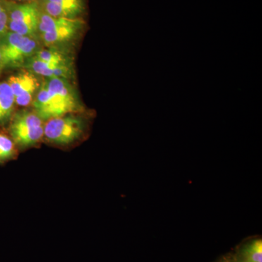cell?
<instances>
[{"instance_id": "obj_7", "label": "cell", "mask_w": 262, "mask_h": 262, "mask_svg": "<svg viewBox=\"0 0 262 262\" xmlns=\"http://www.w3.org/2000/svg\"><path fill=\"white\" fill-rule=\"evenodd\" d=\"M7 82L14 96L15 104L20 106H27L32 103L41 85L37 76L27 70L11 76Z\"/></svg>"}, {"instance_id": "obj_4", "label": "cell", "mask_w": 262, "mask_h": 262, "mask_svg": "<svg viewBox=\"0 0 262 262\" xmlns=\"http://www.w3.org/2000/svg\"><path fill=\"white\" fill-rule=\"evenodd\" d=\"M44 125L35 112L27 110L18 112L10 120L12 140L22 148L36 145L44 137Z\"/></svg>"}, {"instance_id": "obj_1", "label": "cell", "mask_w": 262, "mask_h": 262, "mask_svg": "<svg viewBox=\"0 0 262 262\" xmlns=\"http://www.w3.org/2000/svg\"><path fill=\"white\" fill-rule=\"evenodd\" d=\"M32 106L43 121L82 110L75 88L70 80L62 77L46 78L38 90Z\"/></svg>"}, {"instance_id": "obj_14", "label": "cell", "mask_w": 262, "mask_h": 262, "mask_svg": "<svg viewBox=\"0 0 262 262\" xmlns=\"http://www.w3.org/2000/svg\"><path fill=\"white\" fill-rule=\"evenodd\" d=\"M216 262H236L234 260L233 255L229 254L228 256H225L221 258L220 260H218Z\"/></svg>"}, {"instance_id": "obj_13", "label": "cell", "mask_w": 262, "mask_h": 262, "mask_svg": "<svg viewBox=\"0 0 262 262\" xmlns=\"http://www.w3.org/2000/svg\"><path fill=\"white\" fill-rule=\"evenodd\" d=\"M8 16L5 0H0V37L8 31Z\"/></svg>"}, {"instance_id": "obj_5", "label": "cell", "mask_w": 262, "mask_h": 262, "mask_svg": "<svg viewBox=\"0 0 262 262\" xmlns=\"http://www.w3.org/2000/svg\"><path fill=\"white\" fill-rule=\"evenodd\" d=\"M8 31L38 39L40 8L37 2L19 3L5 0Z\"/></svg>"}, {"instance_id": "obj_2", "label": "cell", "mask_w": 262, "mask_h": 262, "mask_svg": "<svg viewBox=\"0 0 262 262\" xmlns=\"http://www.w3.org/2000/svg\"><path fill=\"white\" fill-rule=\"evenodd\" d=\"M83 27L82 19L56 18L40 10L38 39L44 48H65L77 39Z\"/></svg>"}, {"instance_id": "obj_3", "label": "cell", "mask_w": 262, "mask_h": 262, "mask_svg": "<svg viewBox=\"0 0 262 262\" xmlns=\"http://www.w3.org/2000/svg\"><path fill=\"white\" fill-rule=\"evenodd\" d=\"M42 48L39 39L8 31L0 37L3 70L24 68L27 61Z\"/></svg>"}, {"instance_id": "obj_11", "label": "cell", "mask_w": 262, "mask_h": 262, "mask_svg": "<svg viewBox=\"0 0 262 262\" xmlns=\"http://www.w3.org/2000/svg\"><path fill=\"white\" fill-rule=\"evenodd\" d=\"M15 105V98L8 82H0V124L10 121Z\"/></svg>"}, {"instance_id": "obj_8", "label": "cell", "mask_w": 262, "mask_h": 262, "mask_svg": "<svg viewBox=\"0 0 262 262\" xmlns=\"http://www.w3.org/2000/svg\"><path fill=\"white\" fill-rule=\"evenodd\" d=\"M44 13L56 18H80L84 10V0H38Z\"/></svg>"}, {"instance_id": "obj_9", "label": "cell", "mask_w": 262, "mask_h": 262, "mask_svg": "<svg viewBox=\"0 0 262 262\" xmlns=\"http://www.w3.org/2000/svg\"><path fill=\"white\" fill-rule=\"evenodd\" d=\"M25 70L36 75L42 76L46 78L62 77L70 80L75 76L74 63H51L38 60L32 57L26 63Z\"/></svg>"}, {"instance_id": "obj_10", "label": "cell", "mask_w": 262, "mask_h": 262, "mask_svg": "<svg viewBox=\"0 0 262 262\" xmlns=\"http://www.w3.org/2000/svg\"><path fill=\"white\" fill-rule=\"evenodd\" d=\"M236 262H262V241L254 237L246 239L233 255Z\"/></svg>"}, {"instance_id": "obj_16", "label": "cell", "mask_w": 262, "mask_h": 262, "mask_svg": "<svg viewBox=\"0 0 262 262\" xmlns=\"http://www.w3.org/2000/svg\"><path fill=\"white\" fill-rule=\"evenodd\" d=\"M3 71V63H2V56L1 53H0V75H1L2 72Z\"/></svg>"}, {"instance_id": "obj_6", "label": "cell", "mask_w": 262, "mask_h": 262, "mask_svg": "<svg viewBox=\"0 0 262 262\" xmlns=\"http://www.w3.org/2000/svg\"><path fill=\"white\" fill-rule=\"evenodd\" d=\"M85 128L82 117L70 114L48 120L44 125V137L52 144L68 145L79 140Z\"/></svg>"}, {"instance_id": "obj_15", "label": "cell", "mask_w": 262, "mask_h": 262, "mask_svg": "<svg viewBox=\"0 0 262 262\" xmlns=\"http://www.w3.org/2000/svg\"><path fill=\"white\" fill-rule=\"evenodd\" d=\"M9 1L15 2V3H32V2H37L38 0H9Z\"/></svg>"}, {"instance_id": "obj_12", "label": "cell", "mask_w": 262, "mask_h": 262, "mask_svg": "<svg viewBox=\"0 0 262 262\" xmlns=\"http://www.w3.org/2000/svg\"><path fill=\"white\" fill-rule=\"evenodd\" d=\"M16 152L14 141L8 136L0 134V163L13 159Z\"/></svg>"}]
</instances>
